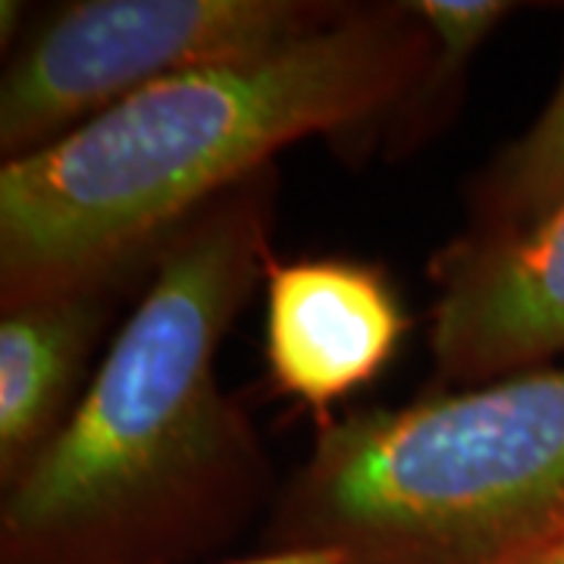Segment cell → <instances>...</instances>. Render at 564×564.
<instances>
[{"label": "cell", "instance_id": "obj_1", "mask_svg": "<svg viewBox=\"0 0 564 564\" xmlns=\"http://www.w3.org/2000/svg\"><path fill=\"white\" fill-rule=\"evenodd\" d=\"M276 170L180 226L61 436L0 502V564H173L254 511L270 462L217 377L273 258Z\"/></svg>", "mask_w": 564, "mask_h": 564}, {"label": "cell", "instance_id": "obj_6", "mask_svg": "<svg viewBox=\"0 0 564 564\" xmlns=\"http://www.w3.org/2000/svg\"><path fill=\"white\" fill-rule=\"evenodd\" d=\"M263 361L270 386L317 426L395 361L408 311L380 263L358 258H270L263 270Z\"/></svg>", "mask_w": 564, "mask_h": 564}, {"label": "cell", "instance_id": "obj_7", "mask_svg": "<svg viewBox=\"0 0 564 564\" xmlns=\"http://www.w3.org/2000/svg\"><path fill=\"white\" fill-rule=\"evenodd\" d=\"M151 270L0 307V484L13 486L61 436L98 345Z\"/></svg>", "mask_w": 564, "mask_h": 564}, {"label": "cell", "instance_id": "obj_2", "mask_svg": "<svg viewBox=\"0 0 564 564\" xmlns=\"http://www.w3.org/2000/svg\"><path fill=\"white\" fill-rule=\"evenodd\" d=\"M430 57L411 3L343 17L254 57L113 104L0 166V307L144 273L163 242L311 135L380 139Z\"/></svg>", "mask_w": 564, "mask_h": 564}, {"label": "cell", "instance_id": "obj_5", "mask_svg": "<svg viewBox=\"0 0 564 564\" xmlns=\"http://www.w3.org/2000/svg\"><path fill=\"white\" fill-rule=\"evenodd\" d=\"M430 280L443 389L543 367L564 351V202L521 236L452 239Z\"/></svg>", "mask_w": 564, "mask_h": 564}, {"label": "cell", "instance_id": "obj_4", "mask_svg": "<svg viewBox=\"0 0 564 564\" xmlns=\"http://www.w3.org/2000/svg\"><path fill=\"white\" fill-rule=\"evenodd\" d=\"M343 0H73L13 47L0 79V154L13 161L113 104L336 22Z\"/></svg>", "mask_w": 564, "mask_h": 564}, {"label": "cell", "instance_id": "obj_9", "mask_svg": "<svg viewBox=\"0 0 564 564\" xmlns=\"http://www.w3.org/2000/svg\"><path fill=\"white\" fill-rule=\"evenodd\" d=\"M564 202V76L518 139L486 163L467 188L470 239L521 236Z\"/></svg>", "mask_w": 564, "mask_h": 564}, {"label": "cell", "instance_id": "obj_12", "mask_svg": "<svg viewBox=\"0 0 564 564\" xmlns=\"http://www.w3.org/2000/svg\"><path fill=\"white\" fill-rule=\"evenodd\" d=\"M545 549H549V555H552L555 562L564 564V536H562V540H555V543H549Z\"/></svg>", "mask_w": 564, "mask_h": 564}, {"label": "cell", "instance_id": "obj_8", "mask_svg": "<svg viewBox=\"0 0 564 564\" xmlns=\"http://www.w3.org/2000/svg\"><path fill=\"white\" fill-rule=\"evenodd\" d=\"M430 32V57L380 139L386 151L404 158L430 141L455 117L474 57L499 32L518 3L511 0H408Z\"/></svg>", "mask_w": 564, "mask_h": 564}, {"label": "cell", "instance_id": "obj_10", "mask_svg": "<svg viewBox=\"0 0 564 564\" xmlns=\"http://www.w3.org/2000/svg\"><path fill=\"white\" fill-rule=\"evenodd\" d=\"M229 564H351V558L336 545H270L261 555Z\"/></svg>", "mask_w": 564, "mask_h": 564}, {"label": "cell", "instance_id": "obj_3", "mask_svg": "<svg viewBox=\"0 0 564 564\" xmlns=\"http://www.w3.org/2000/svg\"><path fill=\"white\" fill-rule=\"evenodd\" d=\"M267 536L351 564H505L562 540L564 367L333 417Z\"/></svg>", "mask_w": 564, "mask_h": 564}, {"label": "cell", "instance_id": "obj_11", "mask_svg": "<svg viewBox=\"0 0 564 564\" xmlns=\"http://www.w3.org/2000/svg\"><path fill=\"white\" fill-rule=\"evenodd\" d=\"M25 3L20 0H3L0 3V44L10 47V44H20L25 35H22V22H25Z\"/></svg>", "mask_w": 564, "mask_h": 564}]
</instances>
